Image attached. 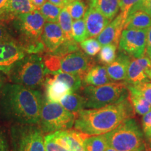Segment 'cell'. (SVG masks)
<instances>
[{
    "label": "cell",
    "instance_id": "obj_1",
    "mask_svg": "<svg viewBox=\"0 0 151 151\" xmlns=\"http://www.w3.org/2000/svg\"><path fill=\"white\" fill-rule=\"evenodd\" d=\"M43 99L39 90L6 83L0 94V115L14 124H38Z\"/></svg>",
    "mask_w": 151,
    "mask_h": 151
},
{
    "label": "cell",
    "instance_id": "obj_2",
    "mask_svg": "<svg viewBox=\"0 0 151 151\" xmlns=\"http://www.w3.org/2000/svg\"><path fill=\"white\" fill-rule=\"evenodd\" d=\"M134 111L126 99L98 109H83L76 114L74 129L88 135L105 134L122 122L133 118Z\"/></svg>",
    "mask_w": 151,
    "mask_h": 151
},
{
    "label": "cell",
    "instance_id": "obj_3",
    "mask_svg": "<svg viewBox=\"0 0 151 151\" xmlns=\"http://www.w3.org/2000/svg\"><path fill=\"white\" fill-rule=\"evenodd\" d=\"M13 27L20 43L27 54H41L45 52L41 40L46 21L38 9L20 14L13 20Z\"/></svg>",
    "mask_w": 151,
    "mask_h": 151
},
{
    "label": "cell",
    "instance_id": "obj_4",
    "mask_svg": "<svg viewBox=\"0 0 151 151\" xmlns=\"http://www.w3.org/2000/svg\"><path fill=\"white\" fill-rule=\"evenodd\" d=\"M11 83L39 89L44 84L46 76L43 57L41 54H27L16 62L9 71Z\"/></svg>",
    "mask_w": 151,
    "mask_h": 151
},
{
    "label": "cell",
    "instance_id": "obj_5",
    "mask_svg": "<svg viewBox=\"0 0 151 151\" xmlns=\"http://www.w3.org/2000/svg\"><path fill=\"white\" fill-rule=\"evenodd\" d=\"M108 146L118 151H144L145 137L137 122L128 118L104 134Z\"/></svg>",
    "mask_w": 151,
    "mask_h": 151
},
{
    "label": "cell",
    "instance_id": "obj_6",
    "mask_svg": "<svg viewBox=\"0 0 151 151\" xmlns=\"http://www.w3.org/2000/svg\"><path fill=\"white\" fill-rule=\"evenodd\" d=\"M43 57L46 74L65 72L83 77L94 65L93 60L81 49L60 55L46 53Z\"/></svg>",
    "mask_w": 151,
    "mask_h": 151
},
{
    "label": "cell",
    "instance_id": "obj_7",
    "mask_svg": "<svg viewBox=\"0 0 151 151\" xmlns=\"http://www.w3.org/2000/svg\"><path fill=\"white\" fill-rule=\"evenodd\" d=\"M82 93L86 99V108L98 109L117 104L129 96L124 82H111L99 86H85Z\"/></svg>",
    "mask_w": 151,
    "mask_h": 151
},
{
    "label": "cell",
    "instance_id": "obj_8",
    "mask_svg": "<svg viewBox=\"0 0 151 151\" xmlns=\"http://www.w3.org/2000/svg\"><path fill=\"white\" fill-rule=\"evenodd\" d=\"M76 114L67 111L60 103L44 97L38 125L44 134L71 129L74 125Z\"/></svg>",
    "mask_w": 151,
    "mask_h": 151
},
{
    "label": "cell",
    "instance_id": "obj_9",
    "mask_svg": "<svg viewBox=\"0 0 151 151\" xmlns=\"http://www.w3.org/2000/svg\"><path fill=\"white\" fill-rule=\"evenodd\" d=\"M43 134L38 124H14L10 129L13 151H46Z\"/></svg>",
    "mask_w": 151,
    "mask_h": 151
},
{
    "label": "cell",
    "instance_id": "obj_10",
    "mask_svg": "<svg viewBox=\"0 0 151 151\" xmlns=\"http://www.w3.org/2000/svg\"><path fill=\"white\" fill-rule=\"evenodd\" d=\"M148 30L124 29L118 43V49L132 58L144 55Z\"/></svg>",
    "mask_w": 151,
    "mask_h": 151
},
{
    "label": "cell",
    "instance_id": "obj_11",
    "mask_svg": "<svg viewBox=\"0 0 151 151\" xmlns=\"http://www.w3.org/2000/svg\"><path fill=\"white\" fill-rule=\"evenodd\" d=\"M26 55L27 52L14 38L0 42V71L7 75L13 66Z\"/></svg>",
    "mask_w": 151,
    "mask_h": 151
},
{
    "label": "cell",
    "instance_id": "obj_12",
    "mask_svg": "<svg viewBox=\"0 0 151 151\" xmlns=\"http://www.w3.org/2000/svg\"><path fill=\"white\" fill-rule=\"evenodd\" d=\"M151 69V60L148 56L132 58L128 68L127 77L124 81L128 86H138L150 82L148 71Z\"/></svg>",
    "mask_w": 151,
    "mask_h": 151
},
{
    "label": "cell",
    "instance_id": "obj_13",
    "mask_svg": "<svg viewBox=\"0 0 151 151\" xmlns=\"http://www.w3.org/2000/svg\"><path fill=\"white\" fill-rule=\"evenodd\" d=\"M41 40L44 45L46 53H54L68 39L58 22H46L43 27Z\"/></svg>",
    "mask_w": 151,
    "mask_h": 151
},
{
    "label": "cell",
    "instance_id": "obj_14",
    "mask_svg": "<svg viewBox=\"0 0 151 151\" xmlns=\"http://www.w3.org/2000/svg\"><path fill=\"white\" fill-rule=\"evenodd\" d=\"M126 18L120 12L113 20L109 22L101 34L97 37L101 46L109 43H114L118 46L120 38L124 28Z\"/></svg>",
    "mask_w": 151,
    "mask_h": 151
},
{
    "label": "cell",
    "instance_id": "obj_15",
    "mask_svg": "<svg viewBox=\"0 0 151 151\" xmlns=\"http://www.w3.org/2000/svg\"><path fill=\"white\" fill-rule=\"evenodd\" d=\"M83 19L89 37H97L111 22L97 9L90 5Z\"/></svg>",
    "mask_w": 151,
    "mask_h": 151
},
{
    "label": "cell",
    "instance_id": "obj_16",
    "mask_svg": "<svg viewBox=\"0 0 151 151\" xmlns=\"http://www.w3.org/2000/svg\"><path fill=\"white\" fill-rule=\"evenodd\" d=\"M132 59V58L129 55L119 50L114 61L106 66L107 72L112 82L125 81Z\"/></svg>",
    "mask_w": 151,
    "mask_h": 151
},
{
    "label": "cell",
    "instance_id": "obj_17",
    "mask_svg": "<svg viewBox=\"0 0 151 151\" xmlns=\"http://www.w3.org/2000/svg\"><path fill=\"white\" fill-rule=\"evenodd\" d=\"M43 85L46 91V98L53 102L59 103L64 96L73 92L65 82L55 78L50 74H46Z\"/></svg>",
    "mask_w": 151,
    "mask_h": 151
},
{
    "label": "cell",
    "instance_id": "obj_18",
    "mask_svg": "<svg viewBox=\"0 0 151 151\" xmlns=\"http://www.w3.org/2000/svg\"><path fill=\"white\" fill-rule=\"evenodd\" d=\"M111 82L112 81L104 65H93L83 76V83L85 86H99Z\"/></svg>",
    "mask_w": 151,
    "mask_h": 151
},
{
    "label": "cell",
    "instance_id": "obj_19",
    "mask_svg": "<svg viewBox=\"0 0 151 151\" xmlns=\"http://www.w3.org/2000/svg\"><path fill=\"white\" fill-rule=\"evenodd\" d=\"M151 26V16L142 10H137L128 15L124 29L148 30Z\"/></svg>",
    "mask_w": 151,
    "mask_h": 151
},
{
    "label": "cell",
    "instance_id": "obj_20",
    "mask_svg": "<svg viewBox=\"0 0 151 151\" xmlns=\"http://www.w3.org/2000/svg\"><path fill=\"white\" fill-rule=\"evenodd\" d=\"M36 9L37 8L30 0H11L4 18V22L13 21L19 15L32 12Z\"/></svg>",
    "mask_w": 151,
    "mask_h": 151
},
{
    "label": "cell",
    "instance_id": "obj_21",
    "mask_svg": "<svg viewBox=\"0 0 151 151\" xmlns=\"http://www.w3.org/2000/svg\"><path fill=\"white\" fill-rule=\"evenodd\" d=\"M129 96L128 99L133 107L134 113L139 116H143L151 110V104L134 86L127 85Z\"/></svg>",
    "mask_w": 151,
    "mask_h": 151
},
{
    "label": "cell",
    "instance_id": "obj_22",
    "mask_svg": "<svg viewBox=\"0 0 151 151\" xmlns=\"http://www.w3.org/2000/svg\"><path fill=\"white\" fill-rule=\"evenodd\" d=\"M119 1L120 0H90L89 5L97 9L111 21L120 10Z\"/></svg>",
    "mask_w": 151,
    "mask_h": 151
},
{
    "label": "cell",
    "instance_id": "obj_23",
    "mask_svg": "<svg viewBox=\"0 0 151 151\" xmlns=\"http://www.w3.org/2000/svg\"><path fill=\"white\" fill-rule=\"evenodd\" d=\"M59 103L67 111L76 114L86 108V99L83 95L72 92L64 96Z\"/></svg>",
    "mask_w": 151,
    "mask_h": 151
},
{
    "label": "cell",
    "instance_id": "obj_24",
    "mask_svg": "<svg viewBox=\"0 0 151 151\" xmlns=\"http://www.w3.org/2000/svg\"><path fill=\"white\" fill-rule=\"evenodd\" d=\"M48 74H50V73H48ZM50 75H52L55 78L65 82L71 88L73 92H78L83 88V77L80 75L65 72L52 73Z\"/></svg>",
    "mask_w": 151,
    "mask_h": 151
},
{
    "label": "cell",
    "instance_id": "obj_25",
    "mask_svg": "<svg viewBox=\"0 0 151 151\" xmlns=\"http://www.w3.org/2000/svg\"><path fill=\"white\" fill-rule=\"evenodd\" d=\"M83 146L86 151H106L109 146L104 134L89 135L84 140Z\"/></svg>",
    "mask_w": 151,
    "mask_h": 151
},
{
    "label": "cell",
    "instance_id": "obj_26",
    "mask_svg": "<svg viewBox=\"0 0 151 151\" xmlns=\"http://www.w3.org/2000/svg\"><path fill=\"white\" fill-rule=\"evenodd\" d=\"M118 46L114 43H109L101 46L98 53L97 59L101 65L106 66L114 61L117 56V48Z\"/></svg>",
    "mask_w": 151,
    "mask_h": 151
},
{
    "label": "cell",
    "instance_id": "obj_27",
    "mask_svg": "<svg viewBox=\"0 0 151 151\" xmlns=\"http://www.w3.org/2000/svg\"><path fill=\"white\" fill-rule=\"evenodd\" d=\"M62 8L50 1H46L39 9L46 22H58Z\"/></svg>",
    "mask_w": 151,
    "mask_h": 151
},
{
    "label": "cell",
    "instance_id": "obj_28",
    "mask_svg": "<svg viewBox=\"0 0 151 151\" xmlns=\"http://www.w3.org/2000/svg\"><path fill=\"white\" fill-rule=\"evenodd\" d=\"M73 20L71 15L68 12L67 9L63 8L62 9L59 18H58V23L59 24L62 31L68 40H73L72 36V26Z\"/></svg>",
    "mask_w": 151,
    "mask_h": 151
},
{
    "label": "cell",
    "instance_id": "obj_29",
    "mask_svg": "<svg viewBox=\"0 0 151 151\" xmlns=\"http://www.w3.org/2000/svg\"><path fill=\"white\" fill-rule=\"evenodd\" d=\"M73 39L76 42L81 43L89 38L84 19L73 20L72 26Z\"/></svg>",
    "mask_w": 151,
    "mask_h": 151
},
{
    "label": "cell",
    "instance_id": "obj_30",
    "mask_svg": "<svg viewBox=\"0 0 151 151\" xmlns=\"http://www.w3.org/2000/svg\"><path fill=\"white\" fill-rule=\"evenodd\" d=\"M79 46L85 53L90 57H94L99 53L101 45L95 37H89L79 43Z\"/></svg>",
    "mask_w": 151,
    "mask_h": 151
},
{
    "label": "cell",
    "instance_id": "obj_31",
    "mask_svg": "<svg viewBox=\"0 0 151 151\" xmlns=\"http://www.w3.org/2000/svg\"><path fill=\"white\" fill-rule=\"evenodd\" d=\"M73 20H80L84 18L87 8L82 0H76L65 7Z\"/></svg>",
    "mask_w": 151,
    "mask_h": 151
},
{
    "label": "cell",
    "instance_id": "obj_32",
    "mask_svg": "<svg viewBox=\"0 0 151 151\" xmlns=\"http://www.w3.org/2000/svg\"><path fill=\"white\" fill-rule=\"evenodd\" d=\"M44 144L46 151H70L57 143L52 137V133L47 134L45 136Z\"/></svg>",
    "mask_w": 151,
    "mask_h": 151
},
{
    "label": "cell",
    "instance_id": "obj_33",
    "mask_svg": "<svg viewBox=\"0 0 151 151\" xmlns=\"http://www.w3.org/2000/svg\"><path fill=\"white\" fill-rule=\"evenodd\" d=\"M141 125L145 139L148 141L151 139V110L143 116Z\"/></svg>",
    "mask_w": 151,
    "mask_h": 151
},
{
    "label": "cell",
    "instance_id": "obj_34",
    "mask_svg": "<svg viewBox=\"0 0 151 151\" xmlns=\"http://www.w3.org/2000/svg\"><path fill=\"white\" fill-rule=\"evenodd\" d=\"M140 0H120L119 5H120V11H121L120 12L123 14L124 18L127 19L128 14H129L130 10Z\"/></svg>",
    "mask_w": 151,
    "mask_h": 151
},
{
    "label": "cell",
    "instance_id": "obj_35",
    "mask_svg": "<svg viewBox=\"0 0 151 151\" xmlns=\"http://www.w3.org/2000/svg\"><path fill=\"white\" fill-rule=\"evenodd\" d=\"M137 10H142L151 16V0H140L137 4L134 6L128 15Z\"/></svg>",
    "mask_w": 151,
    "mask_h": 151
},
{
    "label": "cell",
    "instance_id": "obj_36",
    "mask_svg": "<svg viewBox=\"0 0 151 151\" xmlns=\"http://www.w3.org/2000/svg\"><path fill=\"white\" fill-rule=\"evenodd\" d=\"M134 86L151 104V82L145 83Z\"/></svg>",
    "mask_w": 151,
    "mask_h": 151
},
{
    "label": "cell",
    "instance_id": "obj_37",
    "mask_svg": "<svg viewBox=\"0 0 151 151\" xmlns=\"http://www.w3.org/2000/svg\"><path fill=\"white\" fill-rule=\"evenodd\" d=\"M0 151H12L6 132L0 127Z\"/></svg>",
    "mask_w": 151,
    "mask_h": 151
},
{
    "label": "cell",
    "instance_id": "obj_38",
    "mask_svg": "<svg viewBox=\"0 0 151 151\" xmlns=\"http://www.w3.org/2000/svg\"><path fill=\"white\" fill-rule=\"evenodd\" d=\"M14 39L11 32L3 22H0V42Z\"/></svg>",
    "mask_w": 151,
    "mask_h": 151
},
{
    "label": "cell",
    "instance_id": "obj_39",
    "mask_svg": "<svg viewBox=\"0 0 151 151\" xmlns=\"http://www.w3.org/2000/svg\"><path fill=\"white\" fill-rule=\"evenodd\" d=\"M11 0H0V22H4V18L9 9Z\"/></svg>",
    "mask_w": 151,
    "mask_h": 151
},
{
    "label": "cell",
    "instance_id": "obj_40",
    "mask_svg": "<svg viewBox=\"0 0 151 151\" xmlns=\"http://www.w3.org/2000/svg\"><path fill=\"white\" fill-rule=\"evenodd\" d=\"M146 54L151 60V26L147 31Z\"/></svg>",
    "mask_w": 151,
    "mask_h": 151
},
{
    "label": "cell",
    "instance_id": "obj_41",
    "mask_svg": "<svg viewBox=\"0 0 151 151\" xmlns=\"http://www.w3.org/2000/svg\"><path fill=\"white\" fill-rule=\"evenodd\" d=\"M50 2H51L56 6L61 7V8H65L67 6H68L69 4H71L73 1H76V0H48Z\"/></svg>",
    "mask_w": 151,
    "mask_h": 151
},
{
    "label": "cell",
    "instance_id": "obj_42",
    "mask_svg": "<svg viewBox=\"0 0 151 151\" xmlns=\"http://www.w3.org/2000/svg\"><path fill=\"white\" fill-rule=\"evenodd\" d=\"M32 1V3L33 4L34 6L37 8V9L39 10L41 8V6L46 1V0H30Z\"/></svg>",
    "mask_w": 151,
    "mask_h": 151
},
{
    "label": "cell",
    "instance_id": "obj_43",
    "mask_svg": "<svg viewBox=\"0 0 151 151\" xmlns=\"http://www.w3.org/2000/svg\"><path fill=\"white\" fill-rule=\"evenodd\" d=\"M2 73H3L2 72L0 71V94H1V90H2L4 86V85L6 84L5 77Z\"/></svg>",
    "mask_w": 151,
    "mask_h": 151
},
{
    "label": "cell",
    "instance_id": "obj_44",
    "mask_svg": "<svg viewBox=\"0 0 151 151\" xmlns=\"http://www.w3.org/2000/svg\"><path fill=\"white\" fill-rule=\"evenodd\" d=\"M106 151H118V150H116V149L111 148V147L108 146V148H106Z\"/></svg>",
    "mask_w": 151,
    "mask_h": 151
},
{
    "label": "cell",
    "instance_id": "obj_45",
    "mask_svg": "<svg viewBox=\"0 0 151 151\" xmlns=\"http://www.w3.org/2000/svg\"><path fill=\"white\" fill-rule=\"evenodd\" d=\"M148 77L149 78H150V80L151 81V69H150L148 71Z\"/></svg>",
    "mask_w": 151,
    "mask_h": 151
},
{
    "label": "cell",
    "instance_id": "obj_46",
    "mask_svg": "<svg viewBox=\"0 0 151 151\" xmlns=\"http://www.w3.org/2000/svg\"><path fill=\"white\" fill-rule=\"evenodd\" d=\"M148 146H149V148H150L151 149V139H149V140L148 141ZM151 151V150H150Z\"/></svg>",
    "mask_w": 151,
    "mask_h": 151
}]
</instances>
